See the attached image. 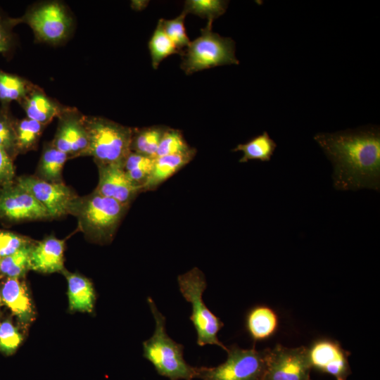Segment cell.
Returning a JSON list of instances; mask_svg holds the SVG:
<instances>
[{
	"label": "cell",
	"instance_id": "cell-1",
	"mask_svg": "<svg viewBox=\"0 0 380 380\" xmlns=\"http://www.w3.org/2000/svg\"><path fill=\"white\" fill-rule=\"evenodd\" d=\"M315 141L333 165L337 190L380 189V132L367 127L334 133H318Z\"/></svg>",
	"mask_w": 380,
	"mask_h": 380
},
{
	"label": "cell",
	"instance_id": "cell-2",
	"mask_svg": "<svg viewBox=\"0 0 380 380\" xmlns=\"http://www.w3.org/2000/svg\"><path fill=\"white\" fill-rule=\"evenodd\" d=\"M127 208L94 191L84 196H77L69 214L77 218L80 230L89 239L104 243L113 239Z\"/></svg>",
	"mask_w": 380,
	"mask_h": 380
},
{
	"label": "cell",
	"instance_id": "cell-3",
	"mask_svg": "<svg viewBox=\"0 0 380 380\" xmlns=\"http://www.w3.org/2000/svg\"><path fill=\"white\" fill-rule=\"evenodd\" d=\"M147 301L156 324L151 337L143 342L144 357L160 376L170 380H193L196 367L185 361L183 345L175 341L167 334L165 317L158 310L153 300L148 297Z\"/></svg>",
	"mask_w": 380,
	"mask_h": 380
},
{
	"label": "cell",
	"instance_id": "cell-4",
	"mask_svg": "<svg viewBox=\"0 0 380 380\" xmlns=\"http://www.w3.org/2000/svg\"><path fill=\"white\" fill-rule=\"evenodd\" d=\"M88 147L84 156L94 158L96 164L122 165L129 152L132 127L108 119L84 115Z\"/></svg>",
	"mask_w": 380,
	"mask_h": 380
},
{
	"label": "cell",
	"instance_id": "cell-5",
	"mask_svg": "<svg viewBox=\"0 0 380 380\" xmlns=\"http://www.w3.org/2000/svg\"><path fill=\"white\" fill-rule=\"evenodd\" d=\"M177 281L182 295L191 305L189 319L197 334L196 343L199 346L216 345L227 351V347L217 337L224 324L208 308L203 300V294L207 288L203 273L198 267H194L179 275Z\"/></svg>",
	"mask_w": 380,
	"mask_h": 380
},
{
	"label": "cell",
	"instance_id": "cell-6",
	"mask_svg": "<svg viewBox=\"0 0 380 380\" xmlns=\"http://www.w3.org/2000/svg\"><path fill=\"white\" fill-rule=\"evenodd\" d=\"M213 22L208 21L201 35L190 42L182 55L181 68L186 75L224 65H238L235 42L212 31Z\"/></svg>",
	"mask_w": 380,
	"mask_h": 380
},
{
	"label": "cell",
	"instance_id": "cell-7",
	"mask_svg": "<svg viewBox=\"0 0 380 380\" xmlns=\"http://www.w3.org/2000/svg\"><path fill=\"white\" fill-rule=\"evenodd\" d=\"M268 348H227L225 362L216 367H196L195 378L201 380H263Z\"/></svg>",
	"mask_w": 380,
	"mask_h": 380
},
{
	"label": "cell",
	"instance_id": "cell-8",
	"mask_svg": "<svg viewBox=\"0 0 380 380\" xmlns=\"http://www.w3.org/2000/svg\"><path fill=\"white\" fill-rule=\"evenodd\" d=\"M18 19L19 23H26L31 27L37 40L51 44L64 42L73 27L71 14L58 1L35 4Z\"/></svg>",
	"mask_w": 380,
	"mask_h": 380
},
{
	"label": "cell",
	"instance_id": "cell-9",
	"mask_svg": "<svg viewBox=\"0 0 380 380\" xmlns=\"http://www.w3.org/2000/svg\"><path fill=\"white\" fill-rule=\"evenodd\" d=\"M307 347L268 348L263 380H311Z\"/></svg>",
	"mask_w": 380,
	"mask_h": 380
},
{
	"label": "cell",
	"instance_id": "cell-10",
	"mask_svg": "<svg viewBox=\"0 0 380 380\" xmlns=\"http://www.w3.org/2000/svg\"><path fill=\"white\" fill-rule=\"evenodd\" d=\"M15 184L32 195L45 208L51 218H59L69 214L70 206L77 197L63 182H50L37 176L19 177Z\"/></svg>",
	"mask_w": 380,
	"mask_h": 380
},
{
	"label": "cell",
	"instance_id": "cell-11",
	"mask_svg": "<svg viewBox=\"0 0 380 380\" xmlns=\"http://www.w3.org/2000/svg\"><path fill=\"white\" fill-rule=\"evenodd\" d=\"M307 355L312 369L331 375L336 380H346L351 373L350 353L335 340L328 338L315 340L307 347Z\"/></svg>",
	"mask_w": 380,
	"mask_h": 380
},
{
	"label": "cell",
	"instance_id": "cell-12",
	"mask_svg": "<svg viewBox=\"0 0 380 380\" xmlns=\"http://www.w3.org/2000/svg\"><path fill=\"white\" fill-rule=\"evenodd\" d=\"M49 218L45 208L15 182L0 188V219L16 222Z\"/></svg>",
	"mask_w": 380,
	"mask_h": 380
},
{
	"label": "cell",
	"instance_id": "cell-13",
	"mask_svg": "<svg viewBox=\"0 0 380 380\" xmlns=\"http://www.w3.org/2000/svg\"><path fill=\"white\" fill-rule=\"evenodd\" d=\"M58 118V127L51 142L52 145L69 157L84 156L88 147L84 115L76 108L66 107Z\"/></svg>",
	"mask_w": 380,
	"mask_h": 380
},
{
	"label": "cell",
	"instance_id": "cell-14",
	"mask_svg": "<svg viewBox=\"0 0 380 380\" xmlns=\"http://www.w3.org/2000/svg\"><path fill=\"white\" fill-rule=\"evenodd\" d=\"M99 182L95 191L115 200L122 205L129 203L141 192L142 188L134 184L127 176L122 165L96 164Z\"/></svg>",
	"mask_w": 380,
	"mask_h": 380
},
{
	"label": "cell",
	"instance_id": "cell-15",
	"mask_svg": "<svg viewBox=\"0 0 380 380\" xmlns=\"http://www.w3.org/2000/svg\"><path fill=\"white\" fill-rule=\"evenodd\" d=\"M65 242L50 236L32 246L30 270L53 273L63 272Z\"/></svg>",
	"mask_w": 380,
	"mask_h": 380
},
{
	"label": "cell",
	"instance_id": "cell-16",
	"mask_svg": "<svg viewBox=\"0 0 380 380\" xmlns=\"http://www.w3.org/2000/svg\"><path fill=\"white\" fill-rule=\"evenodd\" d=\"M27 118L46 125L58 117L66 108L49 98L39 87L34 86L28 95L20 102Z\"/></svg>",
	"mask_w": 380,
	"mask_h": 380
},
{
	"label": "cell",
	"instance_id": "cell-17",
	"mask_svg": "<svg viewBox=\"0 0 380 380\" xmlns=\"http://www.w3.org/2000/svg\"><path fill=\"white\" fill-rule=\"evenodd\" d=\"M1 300L23 324L32 321L33 308L26 286L18 278H8L1 291Z\"/></svg>",
	"mask_w": 380,
	"mask_h": 380
},
{
	"label": "cell",
	"instance_id": "cell-18",
	"mask_svg": "<svg viewBox=\"0 0 380 380\" xmlns=\"http://www.w3.org/2000/svg\"><path fill=\"white\" fill-rule=\"evenodd\" d=\"M196 153V148H192L184 153L156 157L152 172L143 187V191L156 189L186 165L194 158Z\"/></svg>",
	"mask_w": 380,
	"mask_h": 380
},
{
	"label": "cell",
	"instance_id": "cell-19",
	"mask_svg": "<svg viewBox=\"0 0 380 380\" xmlns=\"http://www.w3.org/2000/svg\"><path fill=\"white\" fill-rule=\"evenodd\" d=\"M279 319L277 313L266 305H256L248 310L246 316V329L255 342L266 340L277 330Z\"/></svg>",
	"mask_w": 380,
	"mask_h": 380
},
{
	"label": "cell",
	"instance_id": "cell-20",
	"mask_svg": "<svg viewBox=\"0 0 380 380\" xmlns=\"http://www.w3.org/2000/svg\"><path fill=\"white\" fill-rule=\"evenodd\" d=\"M63 272L68 281L70 310L91 312L95 293L91 281L78 274L70 273L65 270Z\"/></svg>",
	"mask_w": 380,
	"mask_h": 380
},
{
	"label": "cell",
	"instance_id": "cell-21",
	"mask_svg": "<svg viewBox=\"0 0 380 380\" xmlns=\"http://www.w3.org/2000/svg\"><path fill=\"white\" fill-rule=\"evenodd\" d=\"M69 156L54 147L45 144L37 167L39 178L50 182L61 183L63 166Z\"/></svg>",
	"mask_w": 380,
	"mask_h": 380
},
{
	"label": "cell",
	"instance_id": "cell-22",
	"mask_svg": "<svg viewBox=\"0 0 380 380\" xmlns=\"http://www.w3.org/2000/svg\"><path fill=\"white\" fill-rule=\"evenodd\" d=\"M276 148L277 144L265 131L246 143L238 144L232 151L243 152L239 163H247L251 160L268 162L271 160Z\"/></svg>",
	"mask_w": 380,
	"mask_h": 380
},
{
	"label": "cell",
	"instance_id": "cell-23",
	"mask_svg": "<svg viewBox=\"0 0 380 380\" xmlns=\"http://www.w3.org/2000/svg\"><path fill=\"white\" fill-rule=\"evenodd\" d=\"M167 127L151 126L133 128L131 140V151L144 156L156 158V152Z\"/></svg>",
	"mask_w": 380,
	"mask_h": 380
},
{
	"label": "cell",
	"instance_id": "cell-24",
	"mask_svg": "<svg viewBox=\"0 0 380 380\" xmlns=\"http://www.w3.org/2000/svg\"><path fill=\"white\" fill-rule=\"evenodd\" d=\"M34 87L32 83L16 75L0 70V101L8 105L13 101H23Z\"/></svg>",
	"mask_w": 380,
	"mask_h": 380
},
{
	"label": "cell",
	"instance_id": "cell-25",
	"mask_svg": "<svg viewBox=\"0 0 380 380\" xmlns=\"http://www.w3.org/2000/svg\"><path fill=\"white\" fill-rule=\"evenodd\" d=\"M156 158L130 151L122 167L128 178L142 188L147 182L154 165Z\"/></svg>",
	"mask_w": 380,
	"mask_h": 380
},
{
	"label": "cell",
	"instance_id": "cell-26",
	"mask_svg": "<svg viewBox=\"0 0 380 380\" xmlns=\"http://www.w3.org/2000/svg\"><path fill=\"white\" fill-rule=\"evenodd\" d=\"M44 127V125L27 118L15 121L18 154L34 148Z\"/></svg>",
	"mask_w": 380,
	"mask_h": 380
},
{
	"label": "cell",
	"instance_id": "cell-27",
	"mask_svg": "<svg viewBox=\"0 0 380 380\" xmlns=\"http://www.w3.org/2000/svg\"><path fill=\"white\" fill-rule=\"evenodd\" d=\"M148 49L151 64L154 69H157L160 62L167 56L175 53H180L174 43L165 34L160 20L148 42Z\"/></svg>",
	"mask_w": 380,
	"mask_h": 380
},
{
	"label": "cell",
	"instance_id": "cell-28",
	"mask_svg": "<svg viewBox=\"0 0 380 380\" xmlns=\"http://www.w3.org/2000/svg\"><path fill=\"white\" fill-rule=\"evenodd\" d=\"M31 243L24 246L14 253L1 258L0 272L8 278H20L30 270Z\"/></svg>",
	"mask_w": 380,
	"mask_h": 380
},
{
	"label": "cell",
	"instance_id": "cell-29",
	"mask_svg": "<svg viewBox=\"0 0 380 380\" xmlns=\"http://www.w3.org/2000/svg\"><path fill=\"white\" fill-rule=\"evenodd\" d=\"M15 121L8 105L0 107V148L13 159L17 154Z\"/></svg>",
	"mask_w": 380,
	"mask_h": 380
},
{
	"label": "cell",
	"instance_id": "cell-30",
	"mask_svg": "<svg viewBox=\"0 0 380 380\" xmlns=\"http://www.w3.org/2000/svg\"><path fill=\"white\" fill-rule=\"evenodd\" d=\"M228 1L223 0H187L182 12L194 14L213 22L225 13Z\"/></svg>",
	"mask_w": 380,
	"mask_h": 380
},
{
	"label": "cell",
	"instance_id": "cell-31",
	"mask_svg": "<svg viewBox=\"0 0 380 380\" xmlns=\"http://www.w3.org/2000/svg\"><path fill=\"white\" fill-rule=\"evenodd\" d=\"M191 148L181 131L167 127L160 139L156 157L184 153Z\"/></svg>",
	"mask_w": 380,
	"mask_h": 380
},
{
	"label": "cell",
	"instance_id": "cell-32",
	"mask_svg": "<svg viewBox=\"0 0 380 380\" xmlns=\"http://www.w3.org/2000/svg\"><path fill=\"white\" fill-rule=\"evenodd\" d=\"M186 14L184 12L171 20L160 19L162 27L167 37L174 43L180 53L186 48L190 40L186 34L184 20Z\"/></svg>",
	"mask_w": 380,
	"mask_h": 380
},
{
	"label": "cell",
	"instance_id": "cell-33",
	"mask_svg": "<svg viewBox=\"0 0 380 380\" xmlns=\"http://www.w3.org/2000/svg\"><path fill=\"white\" fill-rule=\"evenodd\" d=\"M22 341V336L9 321L0 324V350L6 355L13 354Z\"/></svg>",
	"mask_w": 380,
	"mask_h": 380
},
{
	"label": "cell",
	"instance_id": "cell-34",
	"mask_svg": "<svg viewBox=\"0 0 380 380\" xmlns=\"http://www.w3.org/2000/svg\"><path fill=\"white\" fill-rule=\"evenodd\" d=\"M31 243L30 239L8 231L0 230V256L10 255L24 246Z\"/></svg>",
	"mask_w": 380,
	"mask_h": 380
},
{
	"label": "cell",
	"instance_id": "cell-35",
	"mask_svg": "<svg viewBox=\"0 0 380 380\" xmlns=\"http://www.w3.org/2000/svg\"><path fill=\"white\" fill-rule=\"evenodd\" d=\"M18 24V18H11L0 13V53L8 52L13 47V28Z\"/></svg>",
	"mask_w": 380,
	"mask_h": 380
},
{
	"label": "cell",
	"instance_id": "cell-36",
	"mask_svg": "<svg viewBox=\"0 0 380 380\" xmlns=\"http://www.w3.org/2000/svg\"><path fill=\"white\" fill-rule=\"evenodd\" d=\"M15 168L13 159L0 148V188L13 184Z\"/></svg>",
	"mask_w": 380,
	"mask_h": 380
},
{
	"label": "cell",
	"instance_id": "cell-37",
	"mask_svg": "<svg viewBox=\"0 0 380 380\" xmlns=\"http://www.w3.org/2000/svg\"><path fill=\"white\" fill-rule=\"evenodd\" d=\"M148 2L147 1H132L131 4L132 8L137 11L144 9L148 4Z\"/></svg>",
	"mask_w": 380,
	"mask_h": 380
},
{
	"label": "cell",
	"instance_id": "cell-38",
	"mask_svg": "<svg viewBox=\"0 0 380 380\" xmlns=\"http://www.w3.org/2000/svg\"><path fill=\"white\" fill-rule=\"evenodd\" d=\"M1 305V295H0V306Z\"/></svg>",
	"mask_w": 380,
	"mask_h": 380
},
{
	"label": "cell",
	"instance_id": "cell-39",
	"mask_svg": "<svg viewBox=\"0 0 380 380\" xmlns=\"http://www.w3.org/2000/svg\"><path fill=\"white\" fill-rule=\"evenodd\" d=\"M1 256H0V262H1Z\"/></svg>",
	"mask_w": 380,
	"mask_h": 380
}]
</instances>
